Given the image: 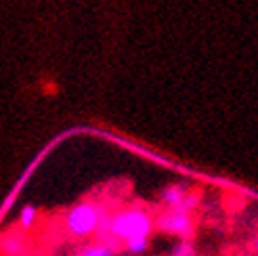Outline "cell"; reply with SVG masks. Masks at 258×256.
<instances>
[{"label":"cell","mask_w":258,"mask_h":256,"mask_svg":"<svg viewBox=\"0 0 258 256\" xmlns=\"http://www.w3.org/2000/svg\"><path fill=\"white\" fill-rule=\"evenodd\" d=\"M156 229V219L143 208H126L111 216V239L131 241L149 237V233Z\"/></svg>","instance_id":"obj_1"},{"label":"cell","mask_w":258,"mask_h":256,"mask_svg":"<svg viewBox=\"0 0 258 256\" xmlns=\"http://www.w3.org/2000/svg\"><path fill=\"white\" fill-rule=\"evenodd\" d=\"M105 216L101 204L95 202H82L74 206L66 216V229L74 237H88L90 233H97V229Z\"/></svg>","instance_id":"obj_2"},{"label":"cell","mask_w":258,"mask_h":256,"mask_svg":"<svg viewBox=\"0 0 258 256\" xmlns=\"http://www.w3.org/2000/svg\"><path fill=\"white\" fill-rule=\"evenodd\" d=\"M156 229H158V231H162V233L176 235L180 239H191L193 231H196V225H193L191 212L168 208V210H164L162 214H158Z\"/></svg>","instance_id":"obj_3"},{"label":"cell","mask_w":258,"mask_h":256,"mask_svg":"<svg viewBox=\"0 0 258 256\" xmlns=\"http://www.w3.org/2000/svg\"><path fill=\"white\" fill-rule=\"evenodd\" d=\"M189 196V191L183 185H170L162 191V202L166 204L168 208H178L180 204L185 202V198Z\"/></svg>","instance_id":"obj_4"},{"label":"cell","mask_w":258,"mask_h":256,"mask_svg":"<svg viewBox=\"0 0 258 256\" xmlns=\"http://www.w3.org/2000/svg\"><path fill=\"white\" fill-rule=\"evenodd\" d=\"M3 250H5V256H17V254L23 250V241H21L15 233H11V235L5 237Z\"/></svg>","instance_id":"obj_5"},{"label":"cell","mask_w":258,"mask_h":256,"mask_svg":"<svg viewBox=\"0 0 258 256\" xmlns=\"http://www.w3.org/2000/svg\"><path fill=\"white\" fill-rule=\"evenodd\" d=\"M76 256H115V254H113V248L109 244H95V246L84 248L80 254H76Z\"/></svg>","instance_id":"obj_6"},{"label":"cell","mask_w":258,"mask_h":256,"mask_svg":"<svg viewBox=\"0 0 258 256\" xmlns=\"http://www.w3.org/2000/svg\"><path fill=\"white\" fill-rule=\"evenodd\" d=\"M36 219H38V212L34 206H23V210L19 212V225L23 229H32L36 225Z\"/></svg>","instance_id":"obj_7"},{"label":"cell","mask_w":258,"mask_h":256,"mask_svg":"<svg viewBox=\"0 0 258 256\" xmlns=\"http://www.w3.org/2000/svg\"><path fill=\"white\" fill-rule=\"evenodd\" d=\"M147 248H149V237H141V239L126 241V252L128 254H143Z\"/></svg>","instance_id":"obj_8"},{"label":"cell","mask_w":258,"mask_h":256,"mask_svg":"<svg viewBox=\"0 0 258 256\" xmlns=\"http://www.w3.org/2000/svg\"><path fill=\"white\" fill-rule=\"evenodd\" d=\"M172 256H196V248H193L189 239H180L172 248Z\"/></svg>","instance_id":"obj_9"},{"label":"cell","mask_w":258,"mask_h":256,"mask_svg":"<svg viewBox=\"0 0 258 256\" xmlns=\"http://www.w3.org/2000/svg\"><path fill=\"white\" fill-rule=\"evenodd\" d=\"M252 246H254V250H258V235L254 237V244H252Z\"/></svg>","instance_id":"obj_10"}]
</instances>
